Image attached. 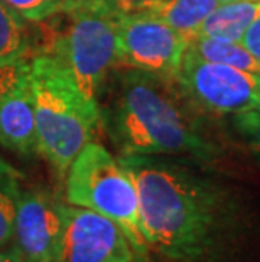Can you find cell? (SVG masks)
Returning <instances> with one entry per match:
<instances>
[{"mask_svg": "<svg viewBox=\"0 0 260 262\" xmlns=\"http://www.w3.org/2000/svg\"><path fill=\"white\" fill-rule=\"evenodd\" d=\"M242 44L245 46L253 58L260 63V15L250 24L247 32L242 37Z\"/></svg>", "mask_w": 260, "mask_h": 262, "instance_id": "d6986e66", "label": "cell"}, {"mask_svg": "<svg viewBox=\"0 0 260 262\" xmlns=\"http://www.w3.org/2000/svg\"><path fill=\"white\" fill-rule=\"evenodd\" d=\"M0 262H27L14 247L0 249Z\"/></svg>", "mask_w": 260, "mask_h": 262, "instance_id": "ffe728a7", "label": "cell"}, {"mask_svg": "<svg viewBox=\"0 0 260 262\" xmlns=\"http://www.w3.org/2000/svg\"><path fill=\"white\" fill-rule=\"evenodd\" d=\"M235 129L260 161V107L233 115Z\"/></svg>", "mask_w": 260, "mask_h": 262, "instance_id": "e0dca14e", "label": "cell"}, {"mask_svg": "<svg viewBox=\"0 0 260 262\" xmlns=\"http://www.w3.org/2000/svg\"><path fill=\"white\" fill-rule=\"evenodd\" d=\"M220 2H260V0H220Z\"/></svg>", "mask_w": 260, "mask_h": 262, "instance_id": "44dd1931", "label": "cell"}, {"mask_svg": "<svg viewBox=\"0 0 260 262\" xmlns=\"http://www.w3.org/2000/svg\"><path fill=\"white\" fill-rule=\"evenodd\" d=\"M0 146L22 158L39 154L29 58L0 68Z\"/></svg>", "mask_w": 260, "mask_h": 262, "instance_id": "30bf717a", "label": "cell"}, {"mask_svg": "<svg viewBox=\"0 0 260 262\" xmlns=\"http://www.w3.org/2000/svg\"><path fill=\"white\" fill-rule=\"evenodd\" d=\"M139 194L144 238L168 262H243L253 222L233 188L203 163L171 156H119Z\"/></svg>", "mask_w": 260, "mask_h": 262, "instance_id": "6da1fadb", "label": "cell"}, {"mask_svg": "<svg viewBox=\"0 0 260 262\" xmlns=\"http://www.w3.org/2000/svg\"><path fill=\"white\" fill-rule=\"evenodd\" d=\"M66 202L115 222L129 238L137 260L147 259L135 183L119 156L100 142L86 144L71 163L66 172Z\"/></svg>", "mask_w": 260, "mask_h": 262, "instance_id": "5b68a950", "label": "cell"}, {"mask_svg": "<svg viewBox=\"0 0 260 262\" xmlns=\"http://www.w3.org/2000/svg\"><path fill=\"white\" fill-rule=\"evenodd\" d=\"M218 5L220 0H160L147 12L164 20L190 41Z\"/></svg>", "mask_w": 260, "mask_h": 262, "instance_id": "7c38bea8", "label": "cell"}, {"mask_svg": "<svg viewBox=\"0 0 260 262\" xmlns=\"http://www.w3.org/2000/svg\"><path fill=\"white\" fill-rule=\"evenodd\" d=\"M97 2L107 4L119 12H147L160 0H97Z\"/></svg>", "mask_w": 260, "mask_h": 262, "instance_id": "ac0fdd59", "label": "cell"}, {"mask_svg": "<svg viewBox=\"0 0 260 262\" xmlns=\"http://www.w3.org/2000/svg\"><path fill=\"white\" fill-rule=\"evenodd\" d=\"M187 49L206 61L233 66L248 73L260 75V63L250 54L242 42L215 41V39L193 37L190 39Z\"/></svg>", "mask_w": 260, "mask_h": 262, "instance_id": "5bb4252c", "label": "cell"}, {"mask_svg": "<svg viewBox=\"0 0 260 262\" xmlns=\"http://www.w3.org/2000/svg\"><path fill=\"white\" fill-rule=\"evenodd\" d=\"M187 44L181 32L149 12H122L119 17L122 68L176 80Z\"/></svg>", "mask_w": 260, "mask_h": 262, "instance_id": "52a82bcc", "label": "cell"}, {"mask_svg": "<svg viewBox=\"0 0 260 262\" xmlns=\"http://www.w3.org/2000/svg\"><path fill=\"white\" fill-rule=\"evenodd\" d=\"M10 7L31 22H41L58 14L64 0H5Z\"/></svg>", "mask_w": 260, "mask_h": 262, "instance_id": "2e32d148", "label": "cell"}, {"mask_svg": "<svg viewBox=\"0 0 260 262\" xmlns=\"http://www.w3.org/2000/svg\"><path fill=\"white\" fill-rule=\"evenodd\" d=\"M103 90L108 95L98 102L102 130L119 156H171L203 164L218 161L221 150L204 130L203 114L176 80L120 66Z\"/></svg>", "mask_w": 260, "mask_h": 262, "instance_id": "7a4b0ae2", "label": "cell"}, {"mask_svg": "<svg viewBox=\"0 0 260 262\" xmlns=\"http://www.w3.org/2000/svg\"><path fill=\"white\" fill-rule=\"evenodd\" d=\"M176 83L203 115H237L260 107V75L206 61L190 49Z\"/></svg>", "mask_w": 260, "mask_h": 262, "instance_id": "8992f818", "label": "cell"}, {"mask_svg": "<svg viewBox=\"0 0 260 262\" xmlns=\"http://www.w3.org/2000/svg\"><path fill=\"white\" fill-rule=\"evenodd\" d=\"M22 176L0 158V249L12 245L15 202Z\"/></svg>", "mask_w": 260, "mask_h": 262, "instance_id": "9a60e30c", "label": "cell"}, {"mask_svg": "<svg viewBox=\"0 0 260 262\" xmlns=\"http://www.w3.org/2000/svg\"><path fill=\"white\" fill-rule=\"evenodd\" d=\"M258 15L260 2H220L193 37L242 42L243 34Z\"/></svg>", "mask_w": 260, "mask_h": 262, "instance_id": "8fae6325", "label": "cell"}, {"mask_svg": "<svg viewBox=\"0 0 260 262\" xmlns=\"http://www.w3.org/2000/svg\"><path fill=\"white\" fill-rule=\"evenodd\" d=\"M58 12L64 27L54 34L48 54L68 70L83 97L98 105L119 61V10L97 0H64Z\"/></svg>", "mask_w": 260, "mask_h": 262, "instance_id": "277c9868", "label": "cell"}, {"mask_svg": "<svg viewBox=\"0 0 260 262\" xmlns=\"http://www.w3.org/2000/svg\"><path fill=\"white\" fill-rule=\"evenodd\" d=\"M58 262H135L124 230L107 216L63 203Z\"/></svg>", "mask_w": 260, "mask_h": 262, "instance_id": "ba28073f", "label": "cell"}, {"mask_svg": "<svg viewBox=\"0 0 260 262\" xmlns=\"http://www.w3.org/2000/svg\"><path fill=\"white\" fill-rule=\"evenodd\" d=\"M31 88L39 154L66 176L76 156L100 132V108L83 97L68 70L48 53L31 58Z\"/></svg>", "mask_w": 260, "mask_h": 262, "instance_id": "3957f363", "label": "cell"}, {"mask_svg": "<svg viewBox=\"0 0 260 262\" xmlns=\"http://www.w3.org/2000/svg\"><path fill=\"white\" fill-rule=\"evenodd\" d=\"M31 20L0 0V68L14 61L29 58L32 49Z\"/></svg>", "mask_w": 260, "mask_h": 262, "instance_id": "4fadbf2b", "label": "cell"}, {"mask_svg": "<svg viewBox=\"0 0 260 262\" xmlns=\"http://www.w3.org/2000/svg\"><path fill=\"white\" fill-rule=\"evenodd\" d=\"M63 202L46 188L24 186L15 202L12 245L27 262H58Z\"/></svg>", "mask_w": 260, "mask_h": 262, "instance_id": "9c48e42d", "label": "cell"}]
</instances>
